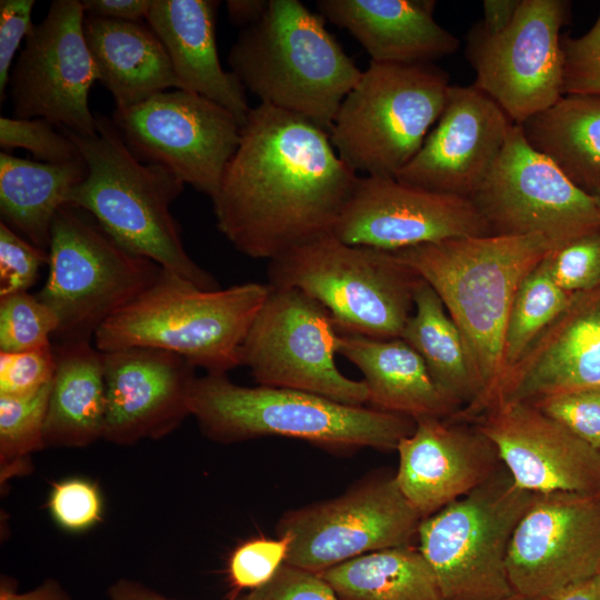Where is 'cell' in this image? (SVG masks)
Instances as JSON below:
<instances>
[{
  "label": "cell",
  "mask_w": 600,
  "mask_h": 600,
  "mask_svg": "<svg viewBox=\"0 0 600 600\" xmlns=\"http://www.w3.org/2000/svg\"><path fill=\"white\" fill-rule=\"evenodd\" d=\"M358 180L329 131L259 103L211 199L217 228L241 253L270 261L331 234Z\"/></svg>",
  "instance_id": "obj_1"
},
{
  "label": "cell",
  "mask_w": 600,
  "mask_h": 600,
  "mask_svg": "<svg viewBox=\"0 0 600 600\" xmlns=\"http://www.w3.org/2000/svg\"><path fill=\"white\" fill-rule=\"evenodd\" d=\"M554 248L540 234L474 236L393 251L432 287L463 339L480 394L454 419L473 422L491 404L504 373L506 327L517 289Z\"/></svg>",
  "instance_id": "obj_2"
},
{
  "label": "cell",
  "mask_w": 600,
  "mask_h": 600,
  "mask_svg": "<svg viewBox=\"0 0 600 600\" xmlns=\"http://www.w3.org/2000/svg\"><path fill=\"white\" fill-rule=\"evenodd\" d=\"M96 119L93 136L59 128L76 143L88 169L67 204L86 210L128 251L202 290L219 289L218 281L186 251L170 212L184 183L162 164L139 161L112 119L101 114Z\"/></svg>",
  "instance_id": "obj_3"
},
{
  "label": "cell",
  "mask_w": 600,
  "mask_h": 600,
  "mask_svg": "<svg viewBox=\"0 0 600 600\" xmlns=\"http://www.w3.org/2000/svg\"><path fill=\"white\" fill-rule=\"evenodd\" d=\"M190 412L208 439L223 444L279 436L332 451H393L416 428V420L402 414L299 390L244 387L226 373L196 378Z\"/></svg>",
  "instance_id": "obj_4"
},
{
  "label": "cell",
  "mask_w": 600,
  "mask_h": 600,
  "mask_svg": "<svg viewBox=\"0 0 600 600\" xmlns=\"http://www.w3.org/2000/svg\"><path fill=\"white\" fill-rule=\"evenodd\" d=\"M298 0H269L262 18L242 29L228 54L231 71L260 103L301 116L330 132L362 70Z\"/></svg>",
  "instance_id": "obj_5"
},
{
  "label": "cell",
  "mask_w": 600,
  "mask_h": 600,
  "mask_svg": "<svg viewBox=\"0 0 600 600\" xmlns=\"http://www.w3.org/2000/svg\"><path fill=\"white\" fill-rule=\"evenodd\" d=\"M269 284L248 282L202 290L161 269L157 280L99 327L101 351L151 348L181 356L207 373L241 366V346L269 294Z\"/></svg>",
  "instance_id": "obj_6"
},
{
  "label": "cell",
  "mask_w": 600,
  "mask_h": 600,
  "mask_svg": "<svg viewBox=\"0 0 600 600\" xmlns=\"http://www.w3.org/2000/svg\"><path fill=\"white\" fill-rule=\"evenodd\" d=\"M268 284L297 289L321 303L340 333L401 338L413 311L416 271L393 251L323 236L269 261Z\"/></svg>",
  "instance_id": "obj_7"
},
{
  "label": "cell",
  "mask_w": 600,
  "mask_h": 600,
  "mask_svg": "<svg viewBox=\"0 0 600 600\" xmlns=\"http://www.w3.org/2000/svg\"><path fill=\"white\" fill-rule=\"evenodd\" d=\"M450 87L433 63L370 61L330 129L337 153L357 173L396 178L441 116Z\"/></svg>",
  "instance_id": "obj_8"
},
{
  "label": "cell",
  "mask_w": 600,
  "mask_h": 600,
  "mask_svg": "<svg viewBox=\"0 0 600 600\" xmlns=\"http://www.w3.org/2000/svg\"><path fill=\"white\" fill-rule=\"evenodd\" d=\"M533 497L516 484L501 463L486 482L421 520L418 549L444 600H499L516 594L507 556Z\"/></svg>",
  "instance_id": "obj_9"
},
{
  "label": "cell",
  "mask_w": 600,
  "mask_h": 600,
  "mask_svg": "<svg viewBox=\"0 0 600 600\" xmlns=\"http://www.w3.org/2000/svg\"><path fill=\"white\" fill-rule=\"evenodd\" d=\"M49 273L36 296L57 314L60 342L91 341L110 317L158 278L161 267L113 240L86 210L64 204L49 246Z\"/></svg>",
  "instance_id": "obj_10"
},
{
  "label": "cell",
  "mask_w": 600,
  "mask_h": 600,
  "mask_svg": "<svg viewBox=\"0 0 600 600\" xmlns=\"http://www.w3.org/2000/svg\"><path fill=\"white\" fill-rule=\"evenodd\" d=\"M339 338L332 316L317 300L297 289L270 287L242 342L241 366L259 386L366 406V383L336 364Z\"/></svg>",
  "instance_id": "obj_11"
},
{
  "label": "cell",
  "mask_w": 600,
  "mask_h": 600,
  "mask_svg": "<svg viewBox=\"0 0 600 600\" xmlns=\"http://www.w3.org/2000/svg\"><path fill=\"white\" fill-rule=\"evenodd\" d=\"M421 520L396 473L377 471L336 498L287 511L277 536L288 540L287 564L320 573L366 553L411 546Z\"/></svg>",
  "instance_id": "obj_12"
},
{
  "label": "cell",
  "mask_w": 600,
  "mask_h": 600,
  "mask_svg": "<svg viewBox=\"0 0 600 600\" xmlns=\"http://www.w3.org/2000/svg\"><path fill=\"white\" fill-rule=\"evenodd\" d=\"M470 200L491 236L540 234L560 247L600 227L593 197L534 150L516 123Z\"/></svg>",
  "instance_id": "obj_13"
},
{
  "label": "cell",
  "mask_w": 600,
  "mask_h": 600,
  "mask_svg": "<svg viewBox=\"0 0 600 600\" xmlns=\"http://www.w3.org/2000/svg\"><path fill=\"white\" fill-rule=\"evenodd\" d=\"M566 0H521L510 26L486 36L469 31L466 54L476 86L516 124L549 108L563 93L561 29L569 22Z\"/></svg>",
  "instance_id": "obj_14"
},
{
  "label": "cell",
  "mask_w": 600,
  "mask_h": 600,
  "mask_svg": "<svg viewBox=\"0 0 600 600\" xmlns=\"http://www.w3.org/2000/svg\"><path fill=\"white\" fill-rule=\"evenodd\" d=\"M112 121L139 161L169 168L211 199L239 146L242 127L222 106L180 89L116 110Z\"/></svg>",
  "instance_id": "obj_15"
},
{
  "label": "cell",
  "mask_w": 600,
  "mask_h": 600,
  "mask_svg": "<svg viewBox=\"0 0 600 600\" xmlns=\"http://www.w3.org/2000/svg\"><path fill=\"white\" fill-rule=\"evenodd\" d=\"M79 0H54L34 24L10 74L12 117L44 119L80 136L97 133L89 91L98 71L83 34Z\"/></svg>",
  "instance_id": "obj_16"
},
{
  "label": "cell",
  "mask_w": 600,
  "mask_h": 600,
  "mask_svg": "<svg viewBox=\"0 0 600 600\" xmlns=\"http://www.w3.org/2000/svg\"><path fill=\"white\" fill-rule=\"evenodd\" d=\"M600 493H534L509 546L516 594L543 600L598 574Z\"/></svg>",
  "instance_id": "obj_17"
},
{
  "label": "cell",
  "mask_w": 600,
  "mask_h": 600,
  "mask_svg": "<svg viewBox=\"0 0 600 600\" xmlns=\"http://www.w3.org/2000/svg\"><path fill=\"white\" fill-rule=\"evenodd\" d=\"M331 234L348 244L386 251L491 236L470 199L376 176L359 177Z\"/></svg>",
  "instance_id": "obj_18"
},
{
  "label": "cell",
  "mask_w": 600,
  "mask_h": 600,
  "mask_svg": "<svg viewBox=\"0 0 600 600\" xmlns=\"http://www.w3.org/2000/svg\"><path fill=\"white\" fill-rule=\"evenodd\" d=\"M516 484L532 493H600V450L531 403L501 401L473 421Z\"/></svg>",
  "instance_id": "obj_19"
},
{
  "label": "cell",
  "mask_w": 600,
  "mask_h": 600,
  "mask_svg": "<svg viewBox=\"0 0 600 600\" xmlns=\"http://www.w3.org/2000/svg\"><path fill=\"white\" fill-rule=\"evenodd\" d=\"M512 124L476 86L451 84L441 116L396 179L470 199L497 161Z\"/></svg>",
  "instance_id": "obj_20"
},
{
  "label": "cell",
  "mask_w": 600,
  "mask_h": 600,
  "mask_svg": "<svg viewBox=\"0 0 600 600\" xmlns=\"http://www.w3.org/2000/svg\"><path fill=\"white\" fill-rule=\"evenodd\" d=\"M106 418L102 439L120 446L160 439L191 416L194 366L179 354L151 348L102 352Z\"/></svg>",
  "instance_id": "obj_21"
},
{
  "label": "cell",
  "mask_w": 600,
  "mask_h": 600,
  "mask_svg": "<svg viewBox=\"0 0 600 600\" xmlns=\"http://www.w3.org/2000/svg\"><path fill=\"white\" fill-rule=\"evenodd\" d=\"M396 451L398 486L422 519L474 490L502 463L474 422L452 418L416 420Z\"/></svg>",
  "instance_id": "obj_22"
},
{
  "label": "cell",
  "mask_w": 600,
  "mask_h": 600,
  "mask_svg": "<svg viewBox=\"0 0 600 600\" xmlns=\"http://www.w3.org/2000/svg\"><path fill=\"white\" fill-rule=\"evenodd\" d=\"M582 389H600V284L572 296L506 371L490 407L501 401L532 403Z\"/></svg>",
  "instance_id": "obj_23"
},
{
  "label": "cell",
  "mask_w": 600,
  "mask_h": 600,
  "mask_svg": "<svg viewBox=\"0 0 600 600\" xmlns=\"http://www.w3.org/2000/svg\"><path fill=\"white\" fill-rule=\"evenodd\" d=\"M319 13L353 36L372 62L422 64L450 56L459 39L433 18L431 0H319Z\"/></svg>",
  "instance_id": "obj_24"
},
{
  "label": "cell",
  "mask_w": 600,
  "mask_h": 600,
  "mask_svg": "<svg viewBox=\"0 0 600 600\" xmlns=\"http://www.w3.org/2000/svg\"><path fill=\"white\" fill-rule=\"evenodd\" d=\"M219 1L152 0L146 18L162 43L180 90L198 93L230 111L244 123L251 107L246 89L219 60L216 18Z\"/></svg>",
  "instance_id": "obj_25"
},
{
  "label": "cell",
  "mask_w": 600,
  "mask_h": 600,
  "mask_svg": "<svg viewBox=\"0 0 600 600\" xmlns=\"http://www.w3.org/2000/svg\"><path fill=\"white\" fill-rule=\"evenodd\" d=\"M338 354L362 373L371 408L413 420L446 419L459 411L440 392L422 358L401 338L340 333Z\"/></svg>",
  "instance_id": "obj_26"
},
{
  "label": "cell",
  "mask_w": 600,
  "mask_h": 600,
  "mask_svg": "<svg viewBox=\"0 0 600 600\" xmlns=\"http://www.w3.org/2000/svg\"><path fill=\"white\" fill-rule=\"evenodd\" d=\"M83 34L116 110H124L148 98L180 89L170 59L153 31L141 22L86 16Z\"/></svg>",
  "instance_id": "obj_27"
},
{
  "label": "cell",
  "mask_w": 600,
  "mask_h": 600,
  "mask_svg": "<svg viewBox=\"0 0 600 600\" xmlns=\"http://www.w3.org/2000/svg\"><path fill=\"white\" fill-rule=\"evenodd\" d=\"M56 371L44 423L46 447L83 448L102 439L107 398L102 352L91 341L54 347Z\"/></svg>",
  "instance_id": "obj_28"
},
{
  "label": "cell",
  "mask_w": 600,
  "mask_h": 600,
  "mask_svg": "<svg viewBox=\"0 0 600 600\" xmlns=\"http://www.w3.org/2000/svg\"><path fill=\"white\" fill-rule=\"evenodd\" d=\"M528 143L580 190H600V94L566 93L519 124Z\"/></svg>",
  "instance_id": "obj_29"
},
{
  "label": "cell",
  "mask_w": 600,
  "mask_h": 600,
  "mask_svg": "<svg viewBox=\"0 0 600 600\" xmlns=\"http://www.w3.org/2000/svg\"><path fill=\"white\" fill-rule=\"evenodd\" d=\"M82 159L52 164L0 153L1 221L48 251L58 211L87 176Z\"/></svg>",
  "instance_id": "obj_30"
},
{
  "label": "cell",
  "mask_w": 600,
  "mask_h": 600,
  "mask_svg": "<svg viewBox=\"0 0 600 600\" xmlns=\"http://www.w3.org/2000/svg\"><path fill=\"white\" fill-rule=\"evenodd\" d=\"M424 361L440 392L459 411L478 400L480 389L461 333L432 287L420 279L413 311L401 334Z\"/></svg>",
  "instance_id": "obj_31"
},
{
  "label": "cell",
  "mask_w": 600,
  "mask_h": 600,
  "mask_svg": "<svg viewBox=\"0 0 600 600\" xmlns=\"http://www.w3.org/2000/svg\"><path fill=\"white\" fill-rule=\"evenodd\" d=\"M342 600H444L418 548L383 549L320 573Z\"/></svg>",
  "instance_id": "obj_32"
},
{
  "label": "cell",
  "mask_w": 600,
  "mask_h": 600,
  "mask_svg": "<svg viewBox=\"0 0 600 600\" xmlns=\"http://www.w3.org/2000/svg\"><path fill=\"white\" fill-rule=\"evenodd\" d=\"M573 294L557 284L544 259L526 276L517 289L508 316L503 344L504 373L567 308Z\"/></svg>",
  "instance_id": "obj_33"
},
{
  "label": "cell",
  "mask_w": 600,
  "mask_h": 600,
  "mask_svg": "<svg viewBox=\"0 0 600 600\" xmlns=\"http://www.w3.org/2000/svg\"><path fill=\"white\" fill-rule=\"evenodd\" d=\"M51 382L28 396H0V481L2 487L11 478L29 473L31 456L46 448L44 423Z\"/></svg>",
  "instance_id": "obj_34"
},
{
  "label": "cell",
  "mask_w": 600,
  "mask_h": 600,
  "mask_svg": "<svg viewBox=\"0 0 600 600\" xmlns=\"http://www.w3.org/2000/svg\"><path fill=\"white\" fill-rule=\"evenodd\" d=\"M59 328L54 311L28 291L0 297V352L50 347Z\"/></svg>",
  "instance_id": "obj_35"
},
{
  "label": "cell",
  "mask_w": 600,
  "mask_h": 600,
  "mask_svg": "<svg viewBox=\"0 0 600 600\" xmlns=\"http://www.w3.org/2000/svg\"><path fill=\"white\" fill-rule=\"evenodd\" d=\"M0 146L28 150L40 162L61 164L82 159L76 143L54 124L41 119L0 118Z\"/></svg>",
  "instance_id": "obj_36"
},
{
  "label": "cell",
  "mask_w": 600,
  "mask_h": 600,
  "mask_svg": "<svg viewBox=\"0 0 600 600\" xmlns=\"http://www.w3.org/2000/svg\"><path fill=\"white\" fill-rule=\"evenodd\" d=\"M559 287L570 293L600 284V227L551 250L544 258Z\"/></svg>",
  "instance_id": "obj_37"
},
{
  "label": "cell",
  "mask_w": 600,
  "mask_h": 600,
  "mask_svg": "<svg viewBox=\"0 0 600 600\" xmlns=\"http://www.w3.org/2000/svg\"><path fill=\"white\" fill-rule=\"evenodd\" d=\"M49 512L66 531L89 530L102 519L103 502L99 488L84 478H68L53 484Z\"/></svg>",
  "instance_id": "obj_38"
},
{
  "label": "cell",
  "mask_w": 600,
  "mask_h": 600,
  "mask_svg": "<svg viewBox=\"0 0 600 600\" xmlns=\"http://www.w3.org/2000/svg\"><path fill=\"white\" fill-rule=\"evenodd\" d=\"M288 540L253 538L238 546L228 561L230 581L238 589L254 590L269 582L286 563Z\"/></svg>",
  "instance_id": "obj_39"
},
{
  "label": "cell",
  "mask_w": 600,
  "mask_h": 600,
  "mask_svg": "<svg viewBox=\"0 0 600 600\" xmlns=\"http://www.w3.org/2000/svg\"><path fill=\"white\" fill-rule=\"evenodd\" d=\"M46 263H49L48 251L0 222V297L28 291Z\"/></svg>",
  "instance_id": "obj_40"
},
{
  "label": "cell",
  "mask_w": 600,
  "mask_h": 600,
  "mask_svg": "<svg viewBox=\"0 0 600 600\" xmlns=\"http://www.w3.org/2000/svg\"><path fill=\"white\" fill-rule=\"evenodd\" d=\"M531 404L600 450V389L550 396Z\"/></svg>",
  "instance_id": "obj_41"
},
{
  "label": "cell",
  "mask_w": 600,
  "mask_h": 600,
  "mask_svg": "<svg viewBox=\"0 0 600 600\" xmlns=\"http://www.w3.org/2000/svg\"><path fill=\"white\" fill-rule=\"evenodd\" d=\"M563 93L600 94V12L580 37L561 36Z\"/></svg>",
  "instance_id": "obj_42"
},
{
  "label": "cell",
  "mask_w": 600,
  "mask_h": 600,
  "mask_svg": "<svg viewBox=\"0 0 600 600\" xmlns=\"http://www.w3.org/2000/svg\"><path fill=\"white\" fill-rule=\"evenodd\" d=\"M56 371L53 346L19 352H0V396L22 397L52 381Z\"/></svg>",
  "instance_id": "obj_43"
},
{
  "label": "cell",
  "mask_w": 600,
  "mask_h": 600,
  "mask_svg": "<svg viewBox=\"0 0 600 600\" xmlns=\"http://www.w3.org/2000/svg\"><path fill=\"white\" fill-rule=\"evenodd\" d=\"M240 600H342L320 574L284 563L264 586Z\"/></svg>",
  "instance_id": "obj_44"
},
{
  "label": "cell",
  "mask_w": 600,
  "mask_h": 600,
  "mask_svg": "<svg viewBox=\"0 0 600 600\" xmlns=\"http://www.w3.org/2000/svg\"><path fill=\"white\" fill-rule=\"evenodd\" d=\"M33 7V0L0 1V103L6 99L16 52L34 28Z\"/></svg>",
  "instance_id": "obj_45"
},
{
  "label": "cell",
  "mask_w": 600,
  "mask_h": 600,
  "mask_svg": "<svg viewBox=\"0 0 600 600\" xmlns=\"http://www.w3.org/2000/svg\"><path fill=\"white\" fill-rule=\"evenodd\" d=\"M86 16L141 22L146 19L152 0H82Z\"/></svg>",
  "instance_id": "obj_46"
},
{
  "label": "cell",
  "mask_w": 600,
  "mask_h": 600,
  "mask_svg": "<svg viewBox=\"0 0 600 600\" xmlns=\"http://www.w3.org/2000/svg\"><path fill=\"white\" fill-rule=\"evenodd\" d=\"M521 0H484L483 19L476 27L486 36H497L512 22Z\"/></svg>",
  "instance_id": "obj_47"
},
{
  "label": "cell",
  "mask_w": 600,
  "mask_h": 600,
  "mask_svg": "<svg viewBox=\"0 0 600 600\" xmlns=\"http://www.w3.org/2000/svg\"><path fill=\"white\" fill-rule=\"evenodd\" d=\"M0 600H72L54 579H47L33 590L19 593L13 582L1 578Z\"/></svg>",
  "instance_id": "obj_48"
},
{
  "label": "cell",
  "mask_w": 600,
  "mask_h": 600,
  "mask_svg": "<svg viewBox=\"0 0 600 600\" xmlns=\"http://www.w3.org/2000/svg\"><path fill=\"white\" fill-rule=\"evenodd\" d=\"M269 0H228L227 13L232 24L246 29L258 22L268 8Z\"/></svg>",
  "instance_id": "obj_49"
},
{
  "label": "cell",
  "mask_w": 600,
  "mask_h": 600,
  "mask_svg": "<svg viewBox=\"0 0 600 600\" xmlns=\"http://www.w3.org/2000/svg\"><path fill=\"white\" fill-rule=\"evenodd\" d=\"M110 600H174L169 599L140 582L119 579L108 589Z\"/></svg>",
  "instance_id": "obj_50"
},
{
  "label": "cell",
  "mask_w": 600,
  "mask_h": 600,
  "mask_svg": "<svg viewBox=\"0 0 600 600\" xmlns=\"http://www.w3.org/2000/svg\"><path fill=\"white\" fill-rule=\"evenodd\" d=\"M543 600H600V579L598 576L574 583Z\"/></svg>",
  "instance_id": "obj_51"
},
{
  "label": "cell",
  "mask_w": 600,
  "mask_h": 600,
  "mask_svg": "<svg viewBox=\"0 0 600 600\" xmlns=\"http://www.w3.org/2000/svg\"><path fill=\"white\" fill-rule=\"evenodd\" d=\"M499 600H530V599H527V598L518 596V594H512V596H510L508 598H503V599H499Z\"/></svg>",
  "instance_id": "obj_52"
},
{
  "label": "cell",
  "mask_w": 600,
  "mask_h": 600,
  "mask_svg": "<svg viewBox=\"0 0 600 600\" xmlns=\"http://www.w3.org/2000/svg\"><path fill=\"white\" fill-rule=\"evenodd\" d=\"M599 210H600V190L596 191L593 194H592Z\"/></svg>",
  "instance_id": "obj_53"
},
{
  "label": "cell",
  "mask_w": 600,
  "mask_h": 600,
  "mask_svg": "<svg viewBox=\"0 0 600 600\" xmlns=\"http://www.w3.org/2000/svg\"><path fill=\"white\" fill-rule=\"evenodd\" d=\"M597 576H598V577H599V579H600V568H599V571H598V574H597Z\"/></svg>",
  "instance_id": "obj_54"
}]
</instances>
